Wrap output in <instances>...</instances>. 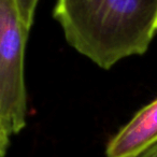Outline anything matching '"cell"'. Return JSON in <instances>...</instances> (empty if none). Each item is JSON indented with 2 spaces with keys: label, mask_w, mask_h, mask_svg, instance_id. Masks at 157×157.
I'll list each match as a JSON object with an SVG mask.
<instances>
[{
  "label": "cell",
  "mask_w": 157,
  "mask_h": 157,
  "mask_svg": "<svg viewBox=\"0 0 157 157\" xmlns=\"http://www.w3.org/2000/svg\"><path fill=\"white\" fill-rule=\"evenodd\" d=\"M54 16L68 43L103 69L145 53L157 33V0H56Z\"/></svg>",
  "instance_id": "1"
},
{
  "label": "cell",
  "mask_w": 157,
  "mask_h": 157,
  "mask_svg": "<svg viewBox=\"0 0 157 157\" xmlns=\"http://www.w3.org/2000/svg\"><path fill=\"white\" fill-rule=\"evenodd\" d=\"M28 31L16 0H0V118L10 136L26 126L24 56Z\"/></svg>",
  "instance_id": "2"
},
{
  "label": "cell",
  "mask_w": 157,
  "mask_h": 157,
  "mask_svg": "<svg viewBox=\"0 0 157 157\" xmlns=\"http://www.w3.org/2000/svg\"><path fill=\"white\" fill-rule=\"evenodd\" d=\"M157 143V99L142 108L108 143L107 157H137Z\"/></svg>",
  "instance_id": "3"
},
{
  "label": "cell",
  "mask_w": 157,
  "mask_h": 157,
  "mask_svg": "<svg viewBox=\"0 0 157 157\" xmlns=\"http://www.w3.org/2000/svg\"><path fill=\"white\" fill-rule=\"evenodd\" d=\"M38 1L39 0H16L18 10H20V14L28 28H30L33 23V17H35V12Z\"/></svg>",
  "instance_id": "4"
},
{
  "label": "cell",
  "mask_w": 157,
  "mask_h": 157,
  "mask_svg": "<svg viewBox=\"0 0 157 157\" xmlns=\"http://www.w3.org/2000/svg\"><path fill=\"white\" fill-rule=\"evenodd\" d=\"M10 133L5 128L0 118V157H5L10 145Z\"/></svg>",
  "instance_id": "5"
},
{
  "label": "cell",
  "mask_w": 157,
  "mask_h": 157,
  "mask_svg": "<svg viewBox=\"0 0 157 157\" xmlns=\"http://www.w3.org/2000/svg\"><path fill=\"white\" fill-rule=\"evenodd\" d=\"M137 157H157V143L148 147L147 150H145L143 153L138 155Z\"/></svg>",
  "instance_id": "6"
}]
</instances>
